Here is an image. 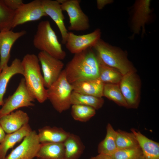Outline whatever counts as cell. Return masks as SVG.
Returning a JSON list of instances; mask_svg holds the SVG:
<instances>
[{
	"label": "cell",
	"mask_w": 159,
	"mask_h": 159,
	"mask_svg": "<svg viewBox=\"0 0 159 159\" xmlns=\"http://www.w3.org/2000/svg\"><path fill=\"white\" fill-rule=\"evenodd\" d=\"M71 102L72 105H83L92 107L97 110L102 107L104 100L102 97L81 94L73 91L71 95Z\"/></svg>",
	"instance_id": "cell-25"
},
{
	"label": "cell",
	"mask_w": 159,
	"mask_h": 159,
	"mask_svg": "<svg viewBox=\"0 0 159 159\" xmlns=\"http://www.w3.org/2000/svg\"><path fill=\"white\" fill-rule=\"evenodd\" d=\"M64 159H79L83 153L85 146L80 137L70 133L64 142Z\"/></svg>",
	"instance_id": "cell-23"
},
{
	"label": "cell",
	"mask_w": 159,
	"mask_h": 159,
	"mask_svg": "<svg viewBox=\"0 0 159 159\" xmlns=\"http://www.w3.org/2000/svg\"><path fill=\"white\" fill-rule=\"evenodd\" d=\"M41 1L45 12L57 25L62 37V42L65 44L68 32L64 23V17L61 4L57 0H41Z\"/></svg>",
	"instance_id": "cell-15"
},
{
	"label": "cell",
	"mask_w": 159,
	"mask_h": 159,
	"mask_svg": "<svg viewBox=\"0 0 159 159\" xmlns=\"http://www.w3.org/2000/svg\"><path fill=\"white\" fill-rule=\"evenodd\" d=\"M122 76L118 70L105 65L100 60L98 79L103 83L119 84Z\"/></svg>",
	"instance_id": "cell-27"
},
{
	"label": "cell",
	"mask_w": 159,
	"mask_h": 159,
	"mask_svg": "<svg viewBox=\"0 0 159 159\" xmlns=\"http://www.w3.org/2000/svg\"><path fill=\"white\" fill-rule=\"evenodd\" d=\"M40 145L37 133L32 130L4 159H33L36 157Z\"/></svg>",
	"instance_id": "cell-12"
},
{
	"label": "cell",
	"mask_w": 159,
	"mask_h": 159,
	"mask_svg": "<svg viewBox=\"0 0 159 159\" xmlns=\"http://www.w3.org/2000/svg\"><path fill=\"white\" fill-rule=\"evenodd\" d=\"M39 62L37 56L34 54H26L21 61L27 88L35 99L42 103L47 98Z\"/></svg>",
	"instance_id": "cell-2"
},
{
	"label": "cell",
	"mask_w": 159,
	"mask_h": 159,
	"mask_svg": "<svg viewBox=\"0 0 159 159\" xmlns=\"http://www.w3.org/2000/svg\"><path fill=\"white\" fill-rule=\"evenodd\" d=\"M26 33V32L24 30L14 32L10 30L0 32V73L4 68L8 66L13 45Z\"/></svg>",
	"instance_id": "cell-14"
},
{
	"label": "cell",
	"mask_w": 159,
	"mask_h": 159,
	"mask_svg": "<svg viewBox=\"0 0 159 159\" xmlns=\"http://www.w3.org/2000/svg\"><path fill=\"white\" fill-rule=\"evenodd\" d=\"M116 131L110 123L106 126L105 138L99 143L97 148L99 154L111 156L117 150L116 143Z\"/></svg>",
	"instance_id": "cell-24"
},
{
	"label": "cell",
	"mask_w": 159,
	"mask_h": 159,
	"mask_svg": "<svg viewBox=\"0 0 159 159\" xmlns=\"http://www.w3.org/2000/svg\"><path fill=\"white\" fill-rule=\"evenodd\" d=\"M73 91L102 97L104 84L99 79L85 80L71 84Z\"/></svg>",
	"instance_id": "cell-18"
},
{
	"label": "cell",
	"mask_w": 159,
	"mask_h": 159,
	"mask_svg": "<svg viewBox=\"0 0 159 159\" xmlns=\"http://www.w3.org/2000/svg\"><path fill=\"white\" fill-rule=\"evenodd\" d=\"M36 158L37 159H64L63 143H40Z\"/></svg>",
	"instance_id": "cell-22"
},
{
	"label": "cell",
	"mask_w": 159,
	"mask_h": 159,
	"mask_svg": "<svg viewBox=\"0 0 159 159\" xmlns=\"http://www.w3.org/2000/svg\"><path fill=\"white\" fill-rule=\"evenodd\" d=\"M34 100L27 88L24 78H22L15 91L7 99L0 109V117L19 108L34 106L33 102Z\"/></svg>",
	"instance_id": "cell-6"
},
{
	"label": "cell",
	"mask_w": 159,
	"mask_h": 159,
	"mask_svg": "<svg viewBox=\"0 0 159 159\" xmlns=\"http://www.w3.org/2000/svg\"><path fill=\"white\" fill-rule=\"evenodd\" d=\"M135 72L123 75L119 84L128 108H137L140 102L141 82Z\"/></svg>",
	"instance_id": "cell-8"
},
{
	"label": "cell",
	"mask_w": 159,
	"mask_h": 159,
	"mask_svg": "<svg viewBox=\"0 0 159 159\" xmlns=\"http://www.w3.org/2000/svg\"><path fill=\"white\" fill-rule=\"evenodd\" d=\"M33 42L34 47L40 51L61 60L66 57V52L62 49L55 32L47 20L39 23Z\"/></svg>",
	"instance_id": "cell-4"
},
{
	"label": "cell",
	"mask_w": 159,
	"mask_h": 159,
	"mask_svg": "<svg viewBox=\"0 0 159 159\" xmlns=\"http://www.w3.org/2000/svg\"><path fill=\"white\" fill-rule=\"evenodd\" d=\"M61 4L63 11L67 13L69 19V30L84 31L90 27L89 20L84 12L79 0H57Z\"/></svg>",
	"instance_id": "cell-7"
},
{
	"label": "cell",
	"mask_w": 159,
	"mask_h": 159,
	"mask_svg": "<svg viewBox=\"0 0 159 159\" xmlns=\"http://www.w3.org/2000/svg\"><path fill=\"white\" fill-rule=\"evenodd\" d=\"M74 54L64 69L69 82L98 79L100 60L92 48Z\"/></svg>",
	"instance_id": "cell-1"
},
{
	"label": "cell",
	"mask_w": 159,
	"mask_h": 159,
	"mask_svg": "<svg viewBox=\"0 0 159 159\" xmlns=\"http://www.w3.org/2000/svg\"><path fill=\"white\" fill-rule=\"evenodd\" d=\"M101 61L105 64L114 68L123 75L136 71L125 53L101 39L92 47Z\"/></svg>",
	"instance_id": "cell-3"
},
{
	"label": "cell",
	"mask_w": 159,
	"mask_h": 159,
	"mask_svg": "<svg viewBox=\"0 0 159 159\" xmlns=\"http://www.w3.org/2000/svg\"><path fill=\"white\" fill-rule=\"evenodd\" d=\"M150 2L149 0H139L134 4L131 21L133 36L139 33L141 28L143 34L145 32V25L150 19Z\"/></svg>",
	"instance_id": "cell-13"
},
{
	"label": "cell",
	"mask_w": 159,
	"mask_h": 159,
	"mask_svg": "<svg viewBox=\"0 0 159 159\" xmlns=\"http://www.w3.org/2000/svg\"><path fill=\"white\" fill-rule=\"evenodd\" d=\"M47 16L45 12L41 0H34L24 3L15 11L12 28L26 22L38 20Z\"/></svg>",
	"instance_id": "cell-9"
},
{
	"label": "cell",
	"mask_w": 159,
	"mask_h": 159,
	"mask_svg": "<svg viewBox=\"0 0 159 159\" xmlns=\"http://www.w3.org/2000/svg\"><path fill=\"white\" fill-rule=\"evenodd\" d=\"M101 33L97 29L90 33L77 35L72 32H68L65 44L67 49L73 54L81 52L92 47L100 39Z\"/></svg>",
	"instance_id": "cell-11"
},
{
	"label": "cell",
	"mask_w": 159,
	"mask_h": 159,
	"mask_svg": "<svg viewBox=\"0 0 159 159\" xmlns=\"http://www.w3.org/2000/svg\"><path fill=\"white\" fill-rule=\"evenodd\" d=\"M6 5L11 10L15 11L23 4L21 0H3Z\"/></svg>",
	"instance_id": "cell-32"
},
{
	"label": "cell",
	"mask_w": 159,
	"mask_h": 159,
	"mask_svg": "<svg viewBox=\"0 0 159 159\" xmlns=\"http://www.w3.org/2000/svg\"><path fill=\"white\" fill-rule=\"evenodd\" d=\"M143 155L139 146L130 148L117 149L111 156L112 159H138Z\"/></svg>",
	"instance_id": "cell-31"
},
{
	"label": "cell",
	"mask_w": 159,
	"mask_h": 159,
	"mask_svg": "<svg viewBox=\"0 0 159 159\" xmlns=\"http://www.w3.org/2000/svg\"><path fill=\"white\" fill-rule=\"evenodd\" d=\"M17 74L24 76V70L21 61L16 58L10 66L4 68L0 73V106H2L4 104L3 98L9 80L14 75Z\"/></svg>",
	"instance_id": "cell-17"
},
{
	"label": "cell",
	"mask_w": 159,
	"mask_h": 159,
	"mask_svg": "<svg viewBox=\"0 0 159 159\" xmlns=\"http://www.w3.org/2000/svg\"><path fill=\"white\" fill-rule=\"evenodd\" d=\"M89 159H112L111 156L103 154H99L97 155L92 157Z\"/></svg>",
	"instance_id": "cell-34"
},
{
	"label": "cell",
	"mask_w": 159,
	"mask_h": 159,
	"mask_svg": "<svg viewBox=\"0 0 159 159\" xmlns=\"http://www.w3.org/2000/svg\"><path fill=\"white\" fill-rule=\"evenodd\" d=\"M138 159H145L144 156L143 155L142 156H141V157H140V158H138Z\"/></svg>",
	"instance_id": "cell-36"
},
{
	"label": "cell",
	"mask_w": 159,
	"mask_h": 159,
	"mask_svg": "<svg viewBox=\"0 0 159 159\" xmlns=\"http://www.w3.org/2000/svg\"><path fill=\"white\" fill-rule=\"evenodd\" d=\"M73 91L63 70L57 79L47 89V97L54 109L61 113L69 109L72 105L71 98Z\"/></svg>",
	"instance_id": "cell-5"
},
{
	"label": "cell",
	"mask_w": 159,
	"mask_h": 159,
	"mask_svg": "<svg viewBox=\"0 0 159 159\" xmlns=\"http://www.w3.org/2000/svg\"><path fill=\"white\" fill-rule=\"evenodd\" d=\"M103 96L118 105L128 108L127 104L121 92L119 84H104Z\"/></svg>",
	"instance_id": "cell-26"
},
{
	"label": "cell",
	"mask_w": 159,
	"mask_h": 159,
	"mask_svg": "<svg viewBox=\"0 0 159 159\" xmlns=\"http://www.w3.org/2000/svg\"><path fill=\"white\" fill-rule=\"evenodd\" d=\"M110 0H98L97 1V7L98 9H102L106 5L111 3Z\"/></svg>",
	"instance_id": "cell-33"
},
{
	"label": "cell",
	"mask_w": 159,
	"mask_h": 159,
	"mask_svg": "<svg viewBox=\"0 0 159 159\" xmlns=\"http://www.w3.org/2000/svg\"><path fill=\"white\" fill-rule=\"evenodd\" d=\"M116 131V143L117 149L139 146L137 139L132 132H128L120 130Z\"/></svg>",
	"instance_id": "cell-28"
},
{
	"label": "cell",
	"mask_w": 159,
	"mask_h": 159,
	"mask_svg": "<svg viewBox=\"0 0 159 159\" xmlns=\"http://www.w3.org/2000/svg\"><path fill=\"white\" fill-rule=\"evenodd\" d=\"M71 114L74 120L81 122H86L95 115L96 110L89 106L81 105H72Z\"/></svg>",
	"instance_id": "cell-29"
},
{
	"label": "cell",
	"mask_w": 159,
	"mask_h": 159,
	"mask_svg": "<svg viewBox=\"0 0 159 159\" xmlns=\"http://www.w3.org/2000/svg\"><path fill=\"white\" fill-rule=\"evenodd\" d=\"M70 133L61 127L46 126L38 129V135L40 143H64Z\"/></svg>",
	"instance_id": "cell-19"
},
{
	"label": "cell",
	"mask_w": 159,
	"mask_h": 159,
	"mask_svg": "<svg viewBox=\"0 0 159 159\" xmlns=\"http://www.w3.org/2000/svg\"><path fill=\"white\" fill-rule=\"evenodd\" d=\"M15 11L8 8L3 0H0V32L11 30Z\"/></svg>",
	"instance_id": "cell-30"
},
{
	"label": "cell",
	"mask_w": 159,
	"mask_h": 159,
	"mask_svg": "<svg viewBox=\"0 0 159 159\" xmlns=\"http://www.w3.org/2000/svg\"><path fill=\"white\" fill-rule=\"evenodd\" d=\"M32 130L30 125L27 124L16 132L6 134L0 143V159H4L8 151L20 141Z\"/></svg>",
	"instance_id": "cell-21"
},
{
	"label": "cell",
	"mask_w": 159,
	"mask_h": 159,
	"mask_svg": "<svg viewBox=\"0 0 159 159\" xmlns=\"http://www.w3.org/2000/svg\"><path fill=\"white\" fill-rule=\"evenodd\" d=\"M141 148L145 159H159V143L134 128L131 129Z\"/></svg>",
	"instance_id": "cell-20"
},
{
	"label": "cell",
	"mask_w": 159,
	"mask_h": 159,
	"mask_svg": "<svg viewBox=\"0 0 159 159\" xmlns=\"http://www.w3.org/2000/svg\"><path fill=\"white\" fill-rule=\"evenodd\" d=\"M29 119L26 112L19 110L0 117V124L5 132L9 134L17 131L28 124Z\"/></svg>",
	"instance_id": "cell-16"
},
{
	"label": "cell",
	"mask_w": 159,
	"mask_h": 159,
	"mask_svg": "<svg viewBox=\"0 0 159 159\" xmlns=\"http://www.w3.org/2000/svg\"><path fill=\"white\" fill-rule=\"evenodd\" d=\"M6 135L5 131L0 124V143L3 140Z\"/></svg>",
	"instance_id": "cell-35"
},
{
	"label": "cell",
	"mask_w": 159,
	"mask_h": 159,
	"mask_svg": "<svg viewBox=\"0 0 159 159\" xmlns=\"http://www.w3.org/2000/svg\"><path fill=\"white\" fill-rule=\"evenodd\" d=\"M37 57L41 64L44 86L48 88L59 77L63 70L64 64L61 60L44 52H39Z\"/></svg>",
	"instance_id": "cell-10"
}]
</instances>
